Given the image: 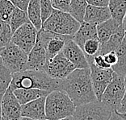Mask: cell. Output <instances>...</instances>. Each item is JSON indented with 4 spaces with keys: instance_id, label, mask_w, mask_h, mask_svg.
Returning <instances> with one entry per match:
<instances>
[{
    "instance_id": "31",
    "label": "cell",
    "mask_w": 126,
    "mask_h": 120,
    "mask_svg": "<svg viewBox=\"0 0 126 120\" xmlns=\"http://www.w3.org/2000/svg\"><path fill=\"white\" fill-rule=\"evenodd\" d=\"M93 62L94 64L96 65L97 67L100 68H104V69H108V68H111V66L106 62L104 56L102 55H96L93 56Z\"/></svg>"
},
{
    "instance_id": "28",
    "label": "cell",
    "mask_w": 126,
    "mask_h": 120,
    "mask_svg": "<svg viewBox=\"0 0 126 120\" xmlns=\"http://www.w3.org/2000/svg\"><path fill=\"white\" fill-rule=\"evenodd\" d=\"M100 43L99 40H89L85 43L83 48V52L86 56H94L99 52Z\"/></svg>"
},
{
    "instance_id": "43",
    "label": "cell",
    "mask_w": 126,
    "mask_h": 120,
    "mask_svg": "<svg viewBox=\"0 0 126 120\" xmlns=\"http://www.w3.org/2000/svg\"><path fill=\"white\" fill-rule=\"evenodd\" d=\"M2 120H7V119H5V118H3V117H2Z\"/></svg>"
},
{
    "instance_id": "45",
    "label": "cell",
    "mask_w": 126,
    "mask_h": 120,
    "mask_svg": "<svg viewBox=\"0 0 126 120\" xmlns=\"http://www.w3.org/2000/svg\"><path fill=\"white\" fill-rule=\"evenodd\" d=\"M0 50H1V48H0Z\"/></svg>"
},
{
    "instance_id": "17",
    "label": "cell",
    "mask_w": 126,
    "mask_h": 120,
    "mask_svg": "<svg viewBox=\"0 0 126 120\" xmlns=\"http://www.w3.org/2000/svg\"><path fill=\"white\" fill-rule=\"evenodd\" d=\"M125 31L124 30V28H123L121 25L119 27V29L116 31V32L115 34H113L108 40L103 43V44H100V48L98 54L99 55L104 56L107 53L116 51L120 47V45L122 44L123 40H125Z\"/></svg>"
},
{
    "instance_id": "14",
    "label": "cell",
    "mask_w": 126,
    "mask_h": 120,
    "mask_svg": "<svg viewBox=\"0 0 126 120\" xmlns=\"http://www.w3.org/2000/svg\"><path fill=\"white\" fill-rule=\"evenodd\" d=\"M46 97L36 99L21 106V116L36 120H46L45 112Z\"/></svg>"
},
{
    "instance_id": "7",
    "label": "cell",
    "mask_w": 126,
    "mask_h": 120,
    "mask_svg": "<svg viewBox=\"0 0 126 120\" xmlns=\"http://www.w3.org/2000/svg\"><path fill=\"white\" fill-rule=\"evenodd\" d=\"M114 111L101 102L95 101L76 107L74 120H109Z\"/></svg>"
},
{
    "instance_id": "3",
    "label": "cell",
    "mask_w": 126,
    "mask_h": 120,
    "mask_svg": "<svg viewBox=\"0 0 126 120\" xmlns=\"http://www.w3.org/2000/svg\"><path fill=\"white\" fill-rule=\"evenodd\" d=\"M75 110L76 107L72 100L63 91H53L46 97L45 112L47 120H60L71 117Z\"/></svg>"
},
{
    "instance_id": "39",
    "label": "cell",
    "mask_w": 126,
    "mask_h": 120,
    "mask_svg": "<svg viewBox=\"0 0 126 120\" xmlns=\"http://www.w3.org/2000/svg\"><path fill=\"white\" fill-rule=\"evenodd\" d=\"M122 27L124 28V30L126 31V15L125 16L124 19H123V22H122Z\"/></svg>"
},
{
    "instance_id": "5",
    "label": "cell",
    "mask_w": 126,
    "mask_h": 120,
    "mask_svg": "<svg viewBox=\"0 0 126 120\" xmlns=\"http://www.w3.org/2000/svg\"><path fill=\"white\" fill-rule=\"evenodd\" d=\"M0 57L5 66L12 74L26 70L28 54L13 43H10L0 50Z\"/></svg>"
},
{
    "instance_id": "38",
    "label": "cell",
    "mask_w": 126,
    "mask_h": 120,
    "mask_svg": "<svg viewBox=\"0 0 126 120\" xmlns=\"http://www.w3.org/2000/svg\"><path fill=\"white\" fill-rule=\"evenodd\" d=\"M115 112L123 120H126V113H118L117 111H115Z\"/></svg>"
},
{
    "instance_id": "2",
    "label": "cell",
    "mask_w": 126,
    "mask_h": 120,
    "mask_svg": "<svg viewBox=\"0 0 126 120\" xmlns=\"http://www.w3.org/2000/svg\"><path fill=\"white\" fill-rule=\"evenodd\" d=\"M10 87L12 90L16 89H39L51 93L55 90H60L61 80L52 78L45 71L25 70L13 74Z\"/></svg>"
},
{
    "instance_id": "25",
    "label": "cell",
    "mask_w": 126,
    "mask_h": 120,
    "mask_svg": "<svg viewBox=\"0 0 126 120\" xmlns=\"http://www.w3.org/2000/svg\"><path fill=\"white\" fill-rule=\"evenodd\" d=\"M12 73L5 66L0 57V94H4L12 81Z\"/></svg>"
},
{
    "instance_id": "20",
    "label": "cell",
    "mask_w": 126,
    "mask_h": 120,
    "mask_svg": "<svg viewBox=\"0 0 126 120\" xmlns=\"http://www.w3.org/2000/svg\"><path fill=\"white\" fill-rule=\"evenodd\" d=\"M27 13L31 24L36 28L37 31L41 30L43 23L40 0H31L29 4H28Z\"/></svg>"
},
{
    "instance_id": "40",
    "label": "cell",
    "mask_w": 126,
    "mask_h": 120,
    "mask_svg": "<svg viewBox=\"0 0 126 120\" xmlns=\"http://www.w3.org/2000/svg\"><path fill=\"white\" fill-rule=\"evenodd\" d=\"M60 120H74V119H73V116H71V117H67V118L60 119Z\"/></svg>"
},
{
    "instance_id": "18",
    "label": "cell",
    "mask_w": 126,
    "mask_h": 120,
    "mask_svg": "<svg viewBox=\"0 0 126 120\" xmlns=\"http://www.w3.org/2000/svg\"><path fill=\"white\" fill-rule=\"evenodd\" d=\"M13 92L21 106L43 97H47L50 93L39 89H16Z\"/></svg>"
},
{
    "instance_id": "34",
    "label": "cell",
    "mask_w": 126,
    "mask_h": 120,
    "mask_svg": "<svg viewBox=\"0 0 126 120\" xmlns=\"http://www.w3.org/2000/svg\"><path fill=\"white\" fill-rule=\"evenodd\" d=\"M110 0H87L88 5L98 7H107L109 5Z\"/></svg>"
},
{
    "instance_id": "32",
    "label": "cell",
    "mask_w": 126,
    "mask_h": 120,
    "mask_svg": "<svg viewBox=\"0 0 126 120\" xmlns=\"http://www.w3.org/2000/svg\"><path fill=\"white\" fill-rule=\"evenodd\" d=\"M16 7L19 8L23 11H26L28 9V4L31 0H9Z\"/></svg>"
},
{
    "instance_id": "9",
    "label": "cell",
    "mask_w": 126,
    "mask_h": 120,
    "mask_svg": "<svg viewBox=\"0 0 126 120\" xmlns=\"http://www.w3.org/2000/svg\"><path fill=\"white\" fill-rule=\"evenodd\" d=\"M75 69L76 67L62 53L48 61L44 68V71L48 76L57 80H64Z\"/></svg>"
},
{
    "instance_id": "15",
    "label": "cell",
    "mask_w": 126,
    "mask_h": 120,
    "mask_svg": "<svg viewBox=\"0 0 126 120\" xmlns=\"http://www.w3.org/2000/svg\"><path fill=\"white\" fill-rule=\"evenodd\" d=\"M111 18L109 7H98L88 5L84 16V22L99 25Z\"/></svg>"
},
{
    "instance_id": "12",
    "label": "cell",
    "mask_w": 126,
    "mask_h": 120,
    "mask_svg": "<svg viewBox=\"0 0 126 120\" xmlns=\"http://www.w3.org/2000/svg\"><path fill=\"white\" fill-rule=\"evenodd\" d=\"M72 38L65 42V47L62 53L76 67V68H90L89 63L83 50L73 40Z\"/></svg>"
},
{
    "instance_id": "6",
    "label": "cell",
    "mask_w": 126,
    "mask_h": 120,
    "mask_svg": "<svg viewBox=\"0 0 126 120\" xmlns=\"http://www.w3.org/2000/svg\"><path fill=\"white\" fill-rule=\"evenodd\" d=\"M126 90L125 78L114 73L113 78L102 95L101 102L112 111L118 110Z\"/></svg>"
},
{
    "instance_id": "29",
    "label": "cell",
    "mask_w": 126,
    "mask_h": 120,
    "mask_svg": "<svg viewBox=\"0 0 126 120\" xmlns=\"http://www.w3.org/2000/svg\"><path fill=\"white\" fill-rule=\"evenodd\" d=\"M41 3V18L42 23H44L47 20L51 15L53 11L55 10L52 5L51 0H40Z\"/></svg>"
},
{
    "instance_id": "8",
    "label": "cell",
    "mask_w": 126,
    "mask_h": 120,
    "mask_svg": "<svg viewBox=\"0 0 126 120\" xmlns=\"http://www.w3.org/2000/svg\"><path fill=\"white\" fill-rule=\"evenodd\" d=\"M91 69V77L92 81L93 89L97 100L101 102L102 95L104 90L113 78L114 72L112 68L104 69L97 67L93 62V56H87Z\"/></svg>"
},
{
    "instance_id": "36",
    "label": "cell",
    "mask_w": 126,
    "mask_h": 120,
    "mask_svg": "<svg viewBox=\"0 0 126 120\" xmlns=\"http://www.w3.org/2000/svg\"><path fill=\"white\" fill-rule=\"evenodd\" d=\"M109 120H123V119L118 115H117L115 111H114V112L112 113V115H111V118H110Z\"/></svg>"
},
{
    "instance_id": "4",
    "label": "cell",
    "mask_w": 126,
    "mask_h": 120,
    "mask_svg": "<svg viewBox=\"0 0 126 120\" xmlns=\"http://www.w3.org/2000/svg\"><path fill=\"white\" fill-rule=\"evenodd\" d=\"M81 23L68 12L54 10L48 19L42 25L41 29L65 36H74Z\"/></svg>"
},
{
    "instance_id": "19",
    "label": "cell",
    "mask_w": 126,
    "mask_h": 120,
    "mask_svg": "<svg viewBox=\"0 0 126 120\" xmlns=\"http://www.w3.org/2000/svg\"><path fill=\"white\" fill-rule=\"evenodd\" d=\"M121 26V24L112 18L97 25V34H98V40L100 44L108 40L110 37L116 32V31Z\"/></svg>"
},
{
    "instance_id": "16",
    "label": "cell",
    "mask_w": 126,
    "mask_h": 120,
    "mask_svg": "<svg viewBox=\"0 0 126 120\" xmlns=\"http://www.w3.org/2000/svg\"><path fill=\"white\" fill-rule=\"evenodd\" d=\"M73 40L82 49L85 43L89 40H98L97 26L94 24L82 22L77 32L73 36Z\"/></svg>"
},
{
    "instance_id": "21",
    "label": "cell",
    "mask_w": 126,
    "mask_h": 120,
    "mask_svg": "<svg viewBox=\"0 0 126 120\" xmlns=\"http://www.w3.org/2000/svg\"><path fill=\"white\" fill-rule=\"evenodd\" d=\"M117 55V62L115 65H113V72L117 75L125 78L126 76V40H123L122 44L116 50Z\"/></svg>"
},
{
    "instance_id": "44",
    "label": "cell",
    "mask_w": 126,
    "mask_h": 120,
    "mask_svg": "<svg viewBox=\"0 0 126 120\" xmlns=\"http://www.w3.org/2000/svg\"><path fill=\"white\" fill-rule=\"evenodd\" d=\"M125 40H126V31H125Z\"/></svg>"
},
{
    "instance_id": "30",
    "label": "cell",
    "mask_w": 126,
    "mask_h": 120,
    "mask_svg": "<svg viewBox=\"0 0 126 120\" xmlns=\"http://www.w3.org/2000/svg\"><path fill=\"white\" fill-rule=\"evenodd\" d=\"M51 2L55 10L69 13L71 0H51Z\"/></svg>"
},
{
    "instance_id": "33",
    "label": "cell",
    "mask_w": 126,
    "mask_h": 120,
    "mask_svg": "<svg viewBox=\"0 0 126 120\" xmlns=\"http://www.w3.org/2000/svg\"><path fill=\"white\" fill-rule=\"evenodd\" d=\"M104 57L105 59L106 62L109 65H111V67H112L113 65H115L117 62V55H116V51L105 54V55H104Z\"/></svg>"
},
{
    "instance_id": "37",
    "label": "cell",
    "mask_w": 126,
    "mask_h": 120,
    "mask_svg": "<svg viewBox=\"0 0 126 120\" xmlns=\"http://www.w3.org/2000/svg\"><path fill=\"white\" fill-rule=\"evenodd\" d=\"M3 94H0V120L2 119V100Z\"/></svg>"
},
{
    "instance_id": "42",
    "label": "cell",
    "mask_w": 126,
    "mask_h": 120,
    "mask_svg": "<svg viewBox=\"0 0 126 120\" xmlns=\"http://www.w3.org/2000/svg\"><path fill=\"white\" fill-rule=\"evenodd\" d=\"M125 85H126V76L125 77Z\"/></svg>"
},
{
    "instance_id": "27",
    "label": "cell",
    "mask_w": 126,
    "mask_h": 120,
    "mask_svg": "<svg viewBox=\"0 0 126 120\" xmlns=\"http://www.w3.org/2000/svg\"><path fill=\"white\" fill-rule=\"evenodd\" d=\"M15 8L16 7L9 0H0V20L10 24Z\"/></svg>"
},
{
    "instance_id": "1",
    "label": "cell",
    "mask_w": 126,
    "mask_h": 120,
    "mask_svg": "<svg viewBox=\"0 0 126 120\" xmlns=\"http://www.w3.org/2000/svg\"><path fill=\"white\" fill-rule=\"evenodd\" d=\"M60 90L70 97L76 107L98 101L93 89L90 68H76L66 78L61 80Z\"/></svg>"
},
{
    "instance_id": "10",
    "label": "cell",
    "mask_w": 126,
    "mask_h": 120,
    "mask_svg": "<svg viewBox=\"0 0 126 120\" xmlns=\"http://www.w3.org/2000/svg\"><path fill=\"white\" fill-rule=\"evenodd\" d=\"M38 31L31 23L25 24L13 33L11 43L28 54L35 46Z\"/></svg>"
},
{
    "instance_id": "24",
    "label": "cell",
    "mask_w": 126,
    "mask_h": 120,
    "mask_svg": "<svg viewBox=\"0 0 126 120\" xmlns=\"http://www.w3.org/2000/svg\"><path fill=\"white\" fill-rule=\"evenodd\" d=\"M28 23H30V21L28 19L27 11L16 7L12 13V15H11L9 24L12 32L14 33L17 29H19L23 25L28 24Z\"/></svg>"
},
{
    "instance_id": "13",
    "label": "cell",
    "mask_w": 126,
    "mask_h": 120,
    "mask_svg": "<svg viewBox=\"0 0 126 120\" xmlns=\"http://www.w3.org/2000/svg\"><path fill=\"white\" fill-rule=\"evenodd\" d=\"M47 61V53L45 44L37 38L35 46L28 53L26 70L44 71Z\"/></svg>"
},
{
    "instance_id": "35",
    "label": "cell",
    "mask_w": 126,
    "mask_h": 120,
    "mask_svg": "<svg viewBox=\"0 0 126 120\" xmlns=\"http://www.w3.org/2000/svg\"><path fill=\"white\" fill-rule=\"evenodd\" d=\"M118 113H126V90H125V93L124 95V98H123L121 106H120V108L118 110H116Z\"/></svg>"
},
{
    "instance_id": "22",
    "label": "cell",
    "mask_w": 126,
    "mask_h": 120,
    "mask_svg": "<svg viewBox=\"0 0 126 120\" xmlns=\"http://www.w3.org/2000/svg\"><path fill=\"white\" fill-rule=\"evenodd\" d=\"M108 7L111 18L122 25L123 19L126 15V0H110Z\"/></svg>"
},
{
    "instance_id": "11",
    "label": "cell",
    "mask_w": 126,
    "mask_h": 120,
    "mask_svg": "<svg viewBox=\"0 0 126 120\" xmlns=\"http://www.w3.org/2000/svg\"><path fill=\"white\" fill-rule=\"evenodd\" d=\"M2 117L7 120H20L22 118L21 105L11 87L8 88L2 96Z\"/></svg>"
},
{
    "instance_id": "23",
    "label": "cell",
    "mask_w": 126,
    "mask_h": 120,
    "mask_svg": "<svg viewBox=\"0 0 126 120\" xmlns=\"http://www.w3.org/2000/svg\"><path fill=\"white\" fill-rule=\"evenodd\" d=\"M87 6V0H71L69 13L79 23H82Z\"/></svg>"
},
{
    "instance_id": "41",
    "label": "cell",
    "mask_w": 126,
    "mask_h": 120,
    "mask_svg": "<svg viewBox=\"0 0 126 120\" xmlns=\"http://www.w3.org/2000/svg\"><path fill=\"white\" fill-rule=\"evenodd\" d=\"M20 120H36V119H28V118H24V117H22L20 119ZM47 120V119H46Z\"/></svg>"
},
{
    "instance_id": "26",
    "label": "cell",
    "mask_w": 126,
    "mask_h": 120,
    "mask_svg": "<svg viewBox=\"0 0 126 120\" xmlns=\"http://www.w3.org/2000/svg\"><path fill=\"white\" fill-rule=\"evenodd\" d=\"M13 32L8 23L0 20V48L8 45L11 42Z\"/></svg>"
}]
</instances>
